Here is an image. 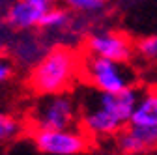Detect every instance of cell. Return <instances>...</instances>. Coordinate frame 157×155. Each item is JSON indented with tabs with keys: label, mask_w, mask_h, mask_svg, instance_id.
I'll use <instances>...</instances> for the list:
<instances>
[{
	"label": "cell",
	"mask_w": 157,
	"mask_h": 155,
	"mask_svg": "<svg viewBox=\"0 0 157 155\" xmlns=\"http://www.w3.org/2000/svg\"><path fill=\"white\" fill-rule=\"evenodd\" d=\"M135 54L148 62H157V34L155 36H146L135 45Z\"/></svg>",
	"instance_id": "14"
},
{
	"label": "cell",
	"mask_w": 157,
	"mask_h": 155,
	"mask_svg": "<svg viewBox=\"0 0 157 155\" xmlns=\"http://www.w3.org/2000/svg\"><path fill=\"white\" fill-rule=\"evenodd\" d=\"M36 148L45 155H78L88 148V137L78 129L36 131Z\"/></svg>",
	"instance_id": "5"
},
{
	"label": "cell",
	"mask_w": 157,
	"mask_h": 155,
	"mask_svg": "<svg viewBox=\"0 0 157 155\" xmlns=\"http://www.w3.org/2000/svg\"><path fill=\"white\" fill-rule=\"evenodd\" d=\"M15 73V60L6 54L4 51H0V84L8 82Z\"/></svg>",
	"instance_id": "15"
},
{
	"label": "cell",
	"mask_w": 157,
	"mask_h": 155,
	"mask_svg": "<svg viewBox=\"0 0 157 155\" xmlns=\"http://www.w3.org/2000/svg\"><path fill=\"white\" fill-rule=\"evenodd\" d=\"M129 125L157 131V90H148L139 93Z\"/></svg>",
	"instance_id": "10"
},
{
	"label": "cell",
	"mask_w": 157,
	"mask_h": 155,
	"mask_svg": "<svg viewBox=\"0 0 157 155\" xmlns=\"http://www.w3.org/2000/svg\"><path fill=\"white\" fill-rule=\"evenodd\" d=\"M58 2H60L62 8H66L67 11L82 13V15L97 13L105 6V0H58Z\"/></svg>",
	"instance_id": "13"
},
{
	"label": "cell",
	"mask_w": 157,
	"mask_h": 155,
	"mask_svg": "<svg viewBox=\"0 0 157 155\" xmlns=\"http://www.w3.org/2000/svg\"><path fill=\"white\" fill-rule=\"evenodd\" d=\"M114 142H116V148L125 155L144 153V151L157 148V131L144 129V127H135V125L127 123L114 137Z\"/></svg>",
	"instance_id": "9"
},
{
	"label": "cell",
	"mask_w": 157,
	"mask_h": 155,
	"mask_svg": "<svg viewBox=\"0 0 157 155\" xmlns=\"http://www.w3.org/2000/svg\"><path fill=\"white\" fill-rule=\"evenodd\" d=\"M81 125L88 138H114L125 125L118 122L110 112L101 108L92 97L81 103Z\"/></svg>",
	"instance_id": "6"
},
{
	"label": "cell",
	"mask_w": 157,
	"mask_h": 155,
	"mask_svg": "<svg viewBox=\"0 0 157 155\" xmlns=\"http://www.w3.org/2000/svg\"><path fill=\"white\" fill-rule=\"evenodd\" d=\"M58 0H15L6 11V23L15 30H34L39 28L43 17Z\"/></svg>",
	"instance_id": "7"
},
{
	"label": "cell",
	"mask_w": 157,
	"mask_h": 155,
	"mask_svg": "<svg viewBox=\"0 0 157 155\" xmlns=\"http://www.w3.org/2000/svg\"><path fill=\"white\" fill-rule=\"evenodd\" d=\"M81 73L84 81L99 93H116L135 88V73L122 62L86 56L81 62Z\"/></svg>",
	"instance_id": "2"
},
{
	"label": "cell",
	"mask_w": 157,
	"mask_h": 155,
	"mask_svg": "<svg viewBox=\"0 0 157 155\" xmlns=\"http://www.w3.org/2000/svg\"><path fill=\"white\" fill-rule=\"evenodd\" d=\"M81 73V60L73 49L54 47L49 49L43 58L30 71V86L34 92L45 95L64 93L77 81Z\"/></svg>",
	"instance_id": "1"
},
{
	"label": "cell",
	"mask_w": 157,
	"mask_h": 155,
	"mask_svg": "<svg viewBox=\"0 0 157 155\" xmlns=\"http://www.w3.org/2000/svg\"><path fill=\"white\" fill-rule=\"evenodd\" d=\"M139 93L135 88L124 90V92H116V93H94L92 99L99 105L101 108H105L107 112H110L118 122H122L124 125L129 123L131 114L135 110L136 99H139Z\"/></svg>",
	"instance_id": "8"
},
{
	"label": "cell",
	"mask_w": 157,
	"mask_h": 155,
	"mask_svg": "<svg viewBox=\"0 0 157 155\" xmlns=\"http://www.w3.org/2000/svg\"><path fill=\"white\" fill-rule=\"evenodd\" d=\"M81 107L71 93H52L45 95L37 101L32 110V125L36 131H60V129H73Z\"/></svg>",
	"instance_id": "3"
},
{
	"label": "cell",
	"mask_w": 157,
	"mask_h": 155,
	"mask_svg": "<svg viewBox=\"0 0 157 155\" xmlns=\"http://www.w3.org/2000/svg\"><path fill=\"white\" fill-rule=\"evenodd\" d=\"M73 25V17L71 11H67L62 6H54L47 11V15L43 17L39 28L45 32H64L66 28H69Z\"/></svg>",
	"instance_id": "11"
},
{
	"label": "cell",
	"mask_w": 157,
	"mask_h": 155,
	"mask_svg": "<svg viewBox=\"0 0 157 155\" xmlns=\"http://www.w3.org/2000/svg\"><path fill=\"white\" fill-rule=\"evenodd\" d=\"M86 52L88 56L127 64L135 54V45L122 32L95 30L86 37Z\"/></svg>",
	"instance_id": "4"
},
{
	"label": "cell",
	"mask_w": 157,
	"mask_h": 155,
	"mask_svg": "<svg viewBox=\"0 0 157 155\" xmlns=\"http://www.w3.org/2000/svg\"><path fill=\"white\" fill-rule=\"evenodd\" d=\"M23 131V123L13 114L0 110V144L15 140Z\"/></svg>",
	"instance_id": "12"
}]
</instances>
